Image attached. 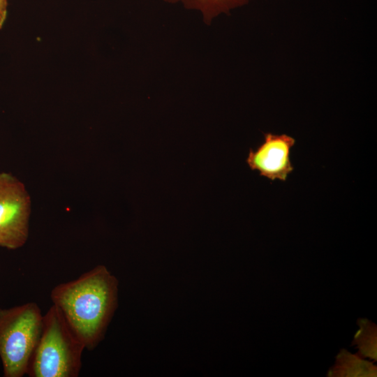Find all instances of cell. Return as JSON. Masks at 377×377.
<instances>
[{
	"mask_svg": "<svg viewBox=\"0 0 377 377\" xmlns=\"http://www.w3.org/2000/svg\"><path fill=\"white\" fill-rule=\"evenodd\" d=\"M8 0H0V11L7 13Z\"/></svg>",
	"mask_w": 377,
	"mask_h": 377,
	"instance_id": "7",
	"label": "cell"
},
{
	"mask_svg": "<svg viewBox=\"0 0 377 377\" xmlns=\"http://www.w3.org/2000/svg\"><path fill=\"white\" fill-rule=\"evenodd\" d=\"M295 143V140L286 134L264 133V142L256 150H249L246 163L252 170L272 181H286L294 170L290 154Z\"/></svg>",
	"mask_w": 377,
	"mask_h": 377,
	"instance_id": "5",
	"label": "cell"
},
{
	"mask_svg": "<svg viewBox=\"0 0 377 377\" xmlns=\"http://www.w3.org/2000/svg\"><path fill=\"white\" fill-rule=\"evenodd\" d=\"M7 13L0 11V29L3 27Z\"/></svg>",
	"mask_w": 377,
	"mask_h": 377,
	"instance_id": "8",
	"label": "cell"
},
{
	"mask_svg": "<svg viewBox=\"0 0 377 377\" xmlns=\"http://www.w3.org/2000/svg\"><path fill=\"white\" fill-rule=\"evenodd\" d=\"M118 281L104 265L54 286L50 298L89 350L104 337L117 306Z\"/></svg>",
	"mask_w": 377,
	"mask_h": 377,
	"instance_id": "1",
	"label": "cell"
},
{
	"mask_svg": "<svg viewBox=\"0 0 377 377\" xmlns=\"http://www.w3.org/2000/svg\"><path fill=\"white\" fill-rule=\"evenodd\" d=\"M84 346L52 304L43 314L40 338L31 356L29 377H77Z\"/></svg>",
	"mask_w": 377,
	"mask_h": 377,
	"instance_id": "2",
	"label": "cell"
},
{
	"mask_svg": "<svg viewBox=\"0 0 377 377\" xmlns=\"http://www.w3.org/2000/svg\"><path fill=\"white\" fill-rule=\"evenodd\" d=\"M168 3L182 2L185 8L200 10L205 22L209 24L221 13L229 14L232 9L242 6L251 0H164Z\"/></svg>",
	"mask_w": 377,
	"mask_h": 377,
	"instance_id": "6",
	"label": "cell"
},
{
	"mask_svg": "<svg viewBox=\"0 0 377 377\" xmlns=\"http://www.w3.org/2000/svg\"><path fill=\"white\" fill-rule=\"evenodd\" d=\"M31 202L24 184L0 172V247L15 250L29 237Z\"/></svg>",
	"mask_w": 377,
	"mask_h": 377,
	"instance_id": "4",
	"label": "cell"
},
{
	"mask_svg": "<svg viewBox=\"0 0 377 377\" xmlns=\"http://www.w3.org/2000/svg\"><path fill=\"white\" fill-rule=\"evenodd\" d=\"M43 318L40 307L34 302L0 308V360L4 377L27 375Z\"/></svg>",
	"mask_w": 377,
	"mask_h": 377,
	"instance_id": "3",
	"label": "cell"
}]
</instances>
